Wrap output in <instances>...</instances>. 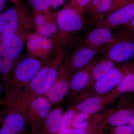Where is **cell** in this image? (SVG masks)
<instances>
[{
    "label": "cell",
    "instance_id": "cell-1",
    "mask_svg": "<svg viewBox=\"0 0 134 134\" xmlns=\"http://www.w3.org/2000/svg\"><path fill=\"white\" fill-rule=\"evenodd\" d=\"M66 53V51H64L51 63L43 64L21 93L12 101L19 107L25 108L33 99L45 95L56 80L59 67Z\"/></svg>",
    "mask_w": 134,
    "mask_h": 134
},
{
    "label": "cell",
    "instance_id": "cell-2",
    "mask_svg": "<svg viewBox=\"0 0 134 134\" xmlns=\"http://www.w3.org/2000/svg\"><path fill=\"white\" fill-rule=\"evenodd\" d=\"M56 20L62 39L63 46L68 49L79 38L84 29L90 25L83 13L72 5L56 13Z\"/></svg>",
    "mask_w": 134,
    "mask_h": 134
},
{
    "label": "cell",
    "instance_id": "cell-3",
    "mask_svg": "<svg viewBox=\"0 0 134 134\" xmlns=\"http://www.w3.org/2000/svg\"><path fill=\"white\" fill-rule=\"evenodd\" d=\"M32 32V14L21 3L0 14V36L17 34L27 39Z\"/></svg>",
    "mask_w": 134,
    "mask_h": 134
},
{
    "label": "cell",
    "instance_id": "cell-4",
    "mask_svg": "<svg viewBox=\"0 0 134 134\" xmlns=\"http://www.w3.org/2000/svg\"><path fill=\"white\" fill-rule=\"evenodd\" d=\"M43 65L38 60L28 56L17 60L14 63L10 82L6 85L7 99L14 98L20 88L27 86Z\"/></svg>",
    "mask_w": 134,
    "mask_h": 134
},
{
    "label": "cell",
    "instance_id": "cell-5",
    "mask_svg": "<svg viewBox=\"0 0 134 134\" xmlns=\"http://www.w3.org/2000/svg\"><path fill=\"white\" fill-rule=\"evenodd\" d=\"M26 47L28 57L38 60L43 64L51 63L67 49L63 48L56 40L44 37L34 32L26 40Z\"/></svg>",
    "mask_w": 134,
    "mask_h": 134
},
{
    "label": "cell",
    "instance_id": "cell-6",
    "mask_svg": "<svg viewBox=\"0 0 134 134\" xmlns=\"http://www.w3.org/2000/svg\"><path fill=\"white\" fill-rule=\"evenodd\" d=\"M107 48L93 49L76 41L68 48L63 60V64L67 70L72 74L91 64L97 59L99 54L103 53Z\"/></svg>",
    "mask_w": 134,
    "mask_h": 134
},
{
    "label": "cell",
    "instance_id": "cell-7",
    "mask_svg": "<svg viewBox=\"0 0 134 134\" xmlns=\"http://www.w3.org/2000/svg\"><path fill=\"white\" fill-rule=\"evenodd\" d=\"M115 41L103 53V58L115 63H124L134 55V33L127 31L115 35Z\"/></svg>",
    "mask_w": 134,
    "mask_h": 134
},
{
    "label": "cell",
    "instance_id": "cell-8",
    "mask_svg": "<svg viewBox=\"0 0 134 134\" xmlns=\"http://www.w3.org/2000/svg\"><path fill=\"white\" fill-rule=\"evenodd\" d=\"M32 26L33 32L44 37L56 40L64 48L57 24L56 13L49 10L34 11L32 14Z\"/></svg>",
    "mask_w": 134,
    "mask_h": 134
},
{
    "label": "cell",
    "instance_id": "cell-9",
    "mask_svg": "<svg viewBox=\"0 0 134 134\" xmlns=\"http://www.w3.org/2000/svg\"><path fill=\"white\" fill-rule=\"evenodd\" d=\"M94 26L76 41L93 49L107 48L115 41V35L112 29L104 26Z\"/></svg>",
    "mask_w": 134,
    "mask_h": 134
},
{
    "label": "cell",
    "instance_id": "cell-10",
    "mask_svg": "<svg viewBox=\"0 0 134 134\" xmlns=\"http://www.w3.org/2000/svg\"><path fill=\"white\" fill-rule=\"evenodd\" d=\"M5 103L8 105V111L3 119L0 134H24L27 124L25 115L14 103Z\"/></svg>",
    "mask_w": 134,
    "mask_h": 134
},
{
    "label": "cell",
    "instance_id": "cell-11",
    "mask_svg": "<svg viewBox=\"0 0 134 134\" xmlns=\"http://www.w3.org/2000/svg\"><path fill=\"white\" fill-rule=\"evenodd\" d=\"M134 19V3H129L115 10L106 16L96 21L91 26L117 29L128 23Z\"/></svg>",
    "mask_w": 134,
    "mask_h": 134
},
{
    "label": "cell",
    "instance_id": "cell-12",
    "mask_svg": "<svg viewBox=\"0 0 134 134\" xmlns=\"http://www.w3.org/2000/svg\"><path fill=\"white\" fill-rule=\"evenodd\" d=\"M71 75L65 68L63 61L59 67L56 80L45 95L51 103H59L69 94L70 90Z\"/></svg>",
    "mask_w": 134,
    "mask_h": 134
},
{
    "label": "cell",
    "instance_id": "cell-13",
    "mask_svg": "<svg viewBox=\"0 0 134 134\" xmlns=\"http://www.w3.org/2000/svg\"><path fill=\"white\" fill-rule=\"evenodd\" d=\"M51 103L46 97L39 96L31 100L25 108L32 127L39 128L43 124L51 109Z\"/></svg>",
    "mask_w": 134,
    "mask_h": 134
},
{
    "label": "cell",
    "instance_id": "cell-14",
    "mask_svg": "<svg viewBox=\"0 0 134 134\" xmlns=\"http://www.w3.org/2000/svg\"><path fill=\"white\" fill-rule=\"evenodd\" d=\"M129 70L126 67L122 68L115 67L108 74L95 82L94 85L95 91L99 94L109 92L117 86Z\"/></svg>",
    "mask_w": 134,
    "mask_h": 134
},
{
    "label": "cell",
    "instance_id": "cell-15",
    "mask_svg": "<svg viewBox=\"0 0 134 134\" xmlns=\"http://www.w3.org/2000/svg\"><path fill=\"white\" fill-rule=\"evenodd\" d=\"M26 39L17 34L0 36V41L14 63L18 59Z\"/></svg>",
    "mask_w": 134,
    "mask_h": 134
},
{
    "label": "cell",
    "instance_id": "cell-16",
    "mask_svg": "<svg viewBox=\"0 0 134 134\" xmlns=\"http://www.w3.org/2000/svg\"><path fill=\"white\" fill-rule=\"evenodd\" d=\"M98 61V59H96L87 67L74 73L70 81V90L72 91L77 92L81 91L91 82L92 69Z\"/></svg>",
    "mask_w": 134,
    "mask_h": 134
},
{
    "label": "cell",
    "instance_id": "cell-17",
    "mask_svg": "<svg viewBox=\"0 0 134 134\" xmlns=\"http://www.w3.org/2000/svg\"><path fill=\"white\" fill-rule=\"evenodd\" d=\"M14 63L0 41V80L6 85L10 82Z\"/></svg>",
    "mask_w": 134,
    "mask_h": 134
},
{
    "label": "cell",
    "instance_id": "cell-18",
    "mask_svg": "<svg viewBox=\"0 0 134 134\" xmlns=\"http://www.w3.org/2000/svg\"><path fill=\"white\" fill-rule=\"evenodd\" d=\"M63 109L59 107L50 111L44 122L45 132L41 134H57L58 133L60 122L63 114Z\"/></svg>",
    "mask_w": 134,
    "mask_h": 134
},
{
    "label": "cell",
    "instance_id": "cell-19",
    "mask_svg": "<svg viewBox=\"0 0 134 134\" xmlns=\"http://www.w3.org/2000/svg\"><path fill=\"white\" fill-rule=\"evenodd\" d=\"M104 103L101 97L95 96L85 99L77 104L76 108L79 112L92 114L97 113L102 108Z\"/></svg>",
    "mask_w": 134,
    "mask_h": 134
},
{
    "label": "cell",
    "instance_id": "cell-20",
    "mask_svg": "<svg viewBox=\"0 0 134 134\" xmlns=\"http://www.w3.org/2000/svg\"><path fill=\"white\" fill-rule=\"evenodd\" d=\"M115 68V63L105 58L96 63L91 71L92 80L97 81L105 76Z\"/></svg>",
    "mask_w": 134,
    "mask_h": 134
},
{
    "label": "cell",
    "instance_id": "cell-21",
    "mask_svg": "<svg viewBox=\"0 0 134 134\" xmlns=\"http://www.w3.org/2000/svg\"><path fill=\"white\" fill-rule=\"evenodd\" d=\"M131 110L125 109L117 111L109 116L108 121L110 125L115 126H120L126 125L133 115Z\"/></svg>",
    "mask_w": 134,
    "mask_h": 134
},
{
    "label": "cell",
    "instance_id": "cell-22",
    "mask_svg": "<svg viewBox=\"0 0 134 134\" xmlns=\"http://www.w3.org/2000/svg\"><path fill=\"white\" fill-rule=\"evenodd\" d=\"M117 90L120 93L132 92L134 91V68L129 70L119 84Z\"/></svg>",
    "mask_w": 134,
    "mask_h": 134
},
{
    "label": "cell",
    "instance_id": "cell-23",
    "mask_svg": "<svg viewBox=\"0 0 134 134\" xmlns=\"http://www.w3.org/2000/svg\"><path fill=\"white\" fill-rule=\"evenodd\" d=\"M75 110L70 109L63 114L59 128L58 134H68L71 129L72 122L76 114Z\"/></svg>",
    "mask_w": 134,
    "mask_h": 134
},
{
    "label": "cell",
    "instance_id": "cell-24",
    "mask_svg": "<svg viewBox=\"0 0 134 134\" xmlns=\"http://www.w3.org/2000/svg\"><path fill=\"white\" fill-rule=\"evenodd\" d=\"M89 116L90 114L81 112L76 114L72 122V128L86 129L89 125V122L87 121Z\"/></svg>",
    "mask_w": 134,
    "mask_h": 134
},
{
    "label": "cell",
    "instance_id": "cell-25",
    "mask_svg": "<svg viewBox=\"0 0 134 134\" xmlns=\"http://www.w3.org/2000/svg\"><path fill=\"white\" fill-rule=\"evenodd\" d=\"M34 11H44L49 10L47 0H30Z\"/></svg>",
    "mask_w": 134,
    "mask_h": 134
},
{
    "label": "cell",
    "instance_id": "cell-26",
    "mask_svg": "<svg viewBox=\"0 0 134 134\" xmlns=\"http://www.w3.org/2000/svg\"><path fill=\"white\" fill-rule=\"evenodd\" d=\"M92 1V0H74L71 5L83 13L88 10Z\"/></svg>",
    "mask_w": 134,
    "mask_h": 134
},
{
    "label": "cell",
    "instance_id": "cell-27",
    "mask_svg": "<svg viewBox=\"0 0 134 134\" xmlns=\"http://www.w3.org/2000/svg\"><path fill=\"white\" fill-rule=\"evenodd\" d=\"M134 129L131 126L123 125L117 127L115 134H133Z\"/></svg>",
    "mask_w": 134,
    "mask_h": 134
},
{
    "label": "cell",
    "instance_id": "cell-28",
    "mask_svg": "<svg viewBox=\"0 0 134 134\" xmlns=\"http://www.w3.org/2000/svg\"><path fill=\"white\" fill-rule=\"evenodd\" d=\"M47 1L50 7L57 8L63 4L64 0H47Z\"/></svg>",
    "mask_w": 134,
    "mask_h": 134
},
{
    "label": "cell",
    "instance_id": "cell-29",
    "mask_svg": "<svg viewBox=\"0 0 134 134\" xmlns=\"http://www.w3.org/2000/svg\"><path fill=\"white\" fill-rule=\"evenodd\" d=\"M134 3V0H117L115 5V10L129 3Z\"/></svg>",
    "mask_w": 134,
    "mask_h": 134
},
{
    "label": "cell",
    "instance_id": "cell-30",
    "mask_svg": "<svg viewBox=\"0 0 134 134\" xmlns=\"http://www.w3.org/2000/svg\"><path fill=\"white\" fill-rule=\"evenodd\" d=\"M87 132L86 129L72 128L70 130L68 134H86Z\"/></svg>",
    "mask_w": 134,
    "mask_h": 134
},
{
    "label": "cell",
    "instance_id": "cell-31",
    "mask_svg": "<svg viewBox=\"0 0 134 134\" xmlns=\"http://www.w3.org/2000/svg\"><path fill=\"white\" fill-rule=\"evenodd\" d=\"M127 30L134 33V19L124 25Z\"/></svg>",
    "mask_w": 134,
    "mask_h": 134
},
{
    "label": "cell",
    "instance_id": "cell-32",
    "mask_svg": "<svg viewBox=\"0 0 134 134\" xmlns=\"http://www.w3.org/2000/svg\"><path fill=\"white\" fill-rule=\"evenodd\" d=\"M7 0H0V14L2 12Z\"/></svg>",
    "mask_w": 134,
    "mask_h": 134
},
{
    "label": "cell",
    "instance_id": "cell-33",
    "mask_svg": "<svg viewBox=\"0 0 134 134\" xmlns=\"http://www.w3.org/2000/svg\"><path fill=\"white\" fill-rule=\"evenodd\" d=\"M28 134H41L38 132V130L36 128L32 127L31 132Z\"/></svg>",
    "mask_w": 134,
    "mask_h": 134
},
{
    "label": "cell",
    "instance_id": "cell-34",
    "mask_svg": "<svg viewBox=\"0 0 134 134\" xmlns=\"http://www.w3.org/2000/svg\"><path fill=\"white\" fill-rule=\"evenodd\" d=\"M117 0H101V2L115 3Z\"/></svg>",
    "mask_w": 134,
    "mask_h": 134
},
{
    "label": "cell",
    "instance_id": "cell-35",
    "mask_svg": "<svg viewBox=\"0 0 134 134\" xmlns=\"http://www.w3.org/2000/svg\"><path fill=\"white\" fill-rule=\"evenodd\" d=\"M129 122L130 126L134 129V114L132 116V118H131Z\"/></svg>",
    "mask_w": 134,
    "mask_h": 134
},
{
    "label": "cell",
    "instance_id": "cell-36",
    "mask_svg": "<svg viewBox=\"0 0 134 134\" xmlns=\"http://www.w3.org/2000/svg\"><path fill=\"white\" fill-rule=\"evenodd\" d=\"M9 1L13 2H19V0H9Z\"/></svg>",
    "mask_w": 134,
    "mask_h": 134
},
{
    "label": "cell",
    "instance_id": "cell-37",
    "mask_svg": "<svg viewBox=\"0 0 134 134\" xmlns=\"http://www.w3.org/2000/svg\"><path fill=\"white\" fill-rule=\"evenodd\" d=\"M1 81V80H0ZM1 81H0V94L2 90V87L1 84Z\"/></svg>",
    "mask_w": 134,
    "mask_h": 134
}]
</instances>
